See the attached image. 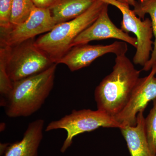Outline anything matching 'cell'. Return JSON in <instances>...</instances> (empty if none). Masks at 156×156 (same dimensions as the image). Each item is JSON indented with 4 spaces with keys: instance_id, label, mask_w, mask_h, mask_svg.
<instances>
[{
    "instance_id": "6da1fadb",
    "label": "cell",
    "mask_w": 156,
    "mask_h": 156,
    "mask_svg": "<svg viewBox=\"0 0 156 156\" xmlns=\"http://www.w3.org/2000/svg\"><path fill=\"white\" fill-rule=\"evenodd\" d=\"M140 74L126 55L116 56L112 71L95 88L97 109L114 118L119 115L128 103Z\"/></svg>"
},
{
    "instance_id": "4fadbf2b",
    "label": "cell",
    "mask_w": 156,
    "mask_h": 156,
    "mask_svg": "<svg viewBox=\"0 0 156 156\" xmlns=\"http://www.w3.org/2000/svg\"><path fill=\"white\" fill-rule=\"evenodd\" d=\"M96 0H57L50 9L56 24L79 17L91 7Z\"/></svg>"
},
{
    "instance_id": "52a82bcc",
    "label": "cell",
    "mask_w": 156,
    "mask_h": 156,
    "mask_svg": "<svg viewBox=\"0 0 156 156\" xmlns=\"http://www.w3.org/2000/svg\"><path fill=\"white\" fill-rule=\"evenodd\" d=\"M57 25L53 19L50 9L35 7L28 19L18 25L1 30L0 46L13 47L36 36L48 33Z\"/></svg>"
},
{
    "instance_id": "8fae6325",
    "label": "cell",
    "mask_w": 156,
    "mask_h": 156,
    "mask_svg": "<svg viewBox=\"0 0 156 156\" xmlns=\"http://www.w3.org/2000/svg\"><path fill=\"white\" fill-rule=\"evenodd\" d=\"M44 123L42 119L30 123L22 139L5 148V156H37L38 149L43 139Z\"/></svg>"
},
{
    "instance_id": "5bb4252c",
    "label": "cell",
    "mask_w": 156,
    "mask_h": 156,
    "mask_svg": "<svg viewBox=\"0 0 156 156\" xmlns=\"http://www.w3.org/2000/svg\"><path fill=\"white\" fill-rule=\"evenodd\" d=\"M133 11L136 16L144 19L146 14H149L151 21L153 33L154 37V47L150 58L143 66L142 70L148 71L156 65V0H145L136 2Z\"/></svg>"
},
{
    "instance_id": "d6986e66",
    "label": "cell",
    "mask_w": 156,
    "mask_h": 156,
    "mask_svg": "<svg viewBox=\"0 0 156 156\" xmlns=\"http://www.w3.org/2000/svg\"><path fill=\"white\" fill-rule=\"evenodd\" d=\"M118 2H120L124 3V4H127L129 5L134 6L136 5V0H117ZM139 2H144L145 0H139Z\"/></svg>"
},
{
    "instance_id": "e0dca14e",
    "label": "cell",
    "mask_w": 156,
    "mask_h": 156,
    "mask_svg": "<svg viewBox=\"0 0 156 156\" xmlns=\"http://www.w3.org/2000/svg\"><path fill=\"white\" fill-rule=\"evenodd\" d=\"M153 106L144 120L146 136L151 151L156 154V98Z\"/></svg>"
},
{
    "instance_id": "277c9868",
    "label": "cell",
    "mask_w": 156,
    "mask_h": 156,
    "mask_svg": "<svg viewBox=\"0 0 156 156\" xmlns=\"http://www.w3.org/2000/svg\"><path fill=\"white\" fill-rule=\"evenodd\" d=\"M31 39L13 47H1L5 57L6 69L13 82L42 72L53 63Z\"/></svg>"
},
{
    "instance_id": "ac0fdd59",
    "label": "cell",
    "mask_w": 156,
    "mask_h": 156,
    "mask_svg": "<svg viewBox=\"0 0 156 156\" xmlns=\"http://www.w3.org/2000/svg\"><path fill=\"white\" fill-rule=\"evenodd\" d=\"M13 0H0L1 30L8 29L11 27V9Z\"/></svg>"
},
{
    "instance_id": "2e32d148",
    "label": "cell",
    "mask_w": 156,
    "mask_h": 156,
    "mask_svg": "<svg viewBox=\"0 0 156 156\" xmlns=\"http://www.w3.org/2000/svg\"><path fill=\"white\" fill-rule=\"evenodd\" d=\"M13 82L9 77L6 69L5 57L4 50L0 48V94L1 105L3 106L5 101L10 94Z\"/></svg>"
},
{
    "instance_id": "7c38bea8",
    "label": "cell",
    "mask_w": 156,
    "mask_h": 156,
    "mask_svg": "<svg viewBox=\"0 0 156 156\" xmlns=\"http://www.w3.org/2000/svg\"><path fill=\"white\" fill-rule=\"evenodd\" d=\"M144 111L138 113L135 126L120 128L131 156H156L151 151L146 136Z\"/></svg>"
},
{
    "instance_id": "30bf717a",
    "label": "cell",
    "mask_w": 156,
    "mask_h": 156,
    "mask_svg": "<svg viewBox=\"0 0 156 156\" xmlns=\"http://www.w3.org/2000/svg\"><path fill=\"white\" fill-rule=\"evenodd\" d=\"M108 5L107 4L96 20L74 40L72 48L79 45L87 44L92 41L108 39H117L136 48V38L118 28L112 22L108 14Z\"/></svg>"
},
{
    "instance_id": "9a60e30c",
    "label": "cell",
    "mask_w": 156,
    "mask_h": 156,
    "mask_svg": "<svg viewBox=\"0 0 156 156\" xmlns=\"http://www.w3.org/2000/svg\"><path fill=\"white\" fill-rule=\"evenodd\" d=\"M35 7L32 0H13L10 20L11 27L18 25L26 20Z\"/></svg>"
},
{
    "instance_id": "9c48e42d",
    "label": "cell",
    "mask_w": 156,
    "mask_h": 156,
    "mask_svg": "<svg viewBox=\"0 0 156 156\" xmlns=\"http://www.w3.org/2000/svg\"><path fill=\"white\" fill-rule=\"evenodd\" d=\"M128 50L126 42L115 41L111 44H83L73 47L58 62L63 64L72 72L87 67L94 60L108 53H114L116 56L126 55Z\"/></svg>"
},
{
    "instance_id": "ba28073f",
    "label": "cell",
    "mask_w": 156,
    "mask_h": 156,
    "mask_svg": "<svg viewBox=\"0 0 156 156\" xmlns=\"http://www.w3.org/2000/svg\"><path fill=\"white\" fill-rule=\"evenodd\" d=\"M156 65L151 69L148 75L140 78L132 94L122 111L115 117L123 127L135 126L138 113L144 111L151 101L156 98Z\"/></svg>"
},
{
    "instance_id": "7a4b0ae2",
    "label": "cell",
    "mask_w": 156,
    "mask_h": 156,
    "mask_svg": "<svg viewBox=\"0 0 156 156\" xmlns=\"http://www.w3.org/2000/svg\"><path fill=\"white\" fill-rule=\"evenodd\" d=\"M57 65L13 82V88L3 106L8 117L30 116L41 108L53 89Z\"/></svg>"
},
{
    "instance_id": "8992f818",
    "label": "cell",
    "mask_w": 156,
    "mask_h": 156,
    "mask_svg": "<svg viewBox=\"0 0 156 156\" xmlns=\"http://www.w3.org/2000/svg\"><path fill=\"white\" fill-rule=\"evenodd\" d=\"M118 8L122 14L121 29L126 33H132L137 40L136 51L133 58V63L144 66L150 58L152 52V41L153 37L151 20L142 19L137 17L130 9L129 5L120 2L117 0H100Z\"/></svg>"
},
{
    "instance_id": "ffe728a7",
    "label": "cell",
    "mask_w": 156,
    "mask_h": 156,
    "mask_svg": "<svg viewBox=\"0 0 156 156\" xmlns=\"http://www.w3.org/2000/svg\"><path fill=\"white\" fill-rule=\"evenodd\" d=\"M50 0H32L34 4H43L47 2Z\"/></svg>"
},
{
    "instance_id": "5b68a950",
    "label": "cell",
    "mask_w": 156,
    "mask_h": 156,
    "mask_svg": "<svg viewBox=\"0 0 156 156\" xmlns=\"http://www.w3.org/2000/svg\"><path fill=\"white\" fill-rule=\"evenodd\" d=\"M122 128L123 126L115 119L105 112L97 110L82 109L73 110L60 119L52 121L45 129L48 132L57 129L66 131L67 136L60 149L64 153L72 145L73 139L79 134L91 132L98 128Z\"/></svg>"
},
{
    "instance_id": "3957f363",
    "label": "cell",
    "mask_w": 156,
    "mask_h": 156,
    "mask_svg": "<svg viewBox=\"0 0 156 156\" xmlns=\"http://www.w3.org/2000/svg\"><path fill=\"white\" fill-rule=\"evenodd\" d=\"M107 3L96 0L85 13L69 21L57 24L34 41L37 48L53 63L58 62L72 49L74 40L96 20Z\"/></svg>"
}]
</instances>
